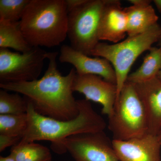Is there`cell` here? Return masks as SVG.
I'll use <instances>...</instances> for the list:
<instances>
[{
    "instance_id": "cell-1",
    "label": "cell",
    "mask_w": 161,
    "mask_h": 161,
    "mask_svg": "<svg viewBox=\"0 0 161 161\" xmlns=\"http://www.w3.org/2000/svg\"><path fill=\"white\" fill-rule=\"evenodd\" d=\"M58 52H48V67L40 79L0 84V87L23 95L40 115L58 120H71L79 113L78 100L72 89L76 72L72 69L67 75L63 76L58 69Z\"/></svg>"
},
{
    "instance_id": "cell-2",
    "label": "cell",
    "mask_w": 161,
    "mask_h": 161,
    "mask_svg": "<svg viewBox=\"0 0 161 161\" xmlns=\"http://www.w3.org/2000/svg\"><path fill=\"white\" fill-rule=\"evenodd\" d=\"M27 102L28 127L18 144L49 141L54 152L63 154L61 144L66 138L77 134L103 132L107 126L104 119L94 109L89 101L86 99L78 100V115L68 120H58L40 115L35 111L31 103L28 100Z\"/></svg>"
},
{
    "instance_id": "cell-3",
    "label": "cell",
    "mask_w": 161,
    "mask_h": 161,
    "mask_svg": "<svg viewBox=\"0 0 161 161\" xmlns=\"http://www.w3.org/2000/svg\"><path fill=\"white\" fill-rule=\"evenodd\" d=\"M68 14L65 0H30L20 21L30 45H60L67 37Z\"/></svg>"
},
{
    "instance_id": "cell-4",
    "label": "cell",
    "mask_w": 161,
    "mask_h": 161,
    "mask_svg": "<svg viewBox=\"0 0 161 161\" xmlns=\"http://www.w3.org/2000/svg\"><path fill=\"white\" fill-rule=\"evenodd\" d=\"M161 33V26L157 23L142 33L128 36L118 43L110 44L99 42L92 50L91 56L107 59L115 70L116 100L126 82L132 64L142 53L149 51L153 44L158 42Z\"/></svg>"
},
{
    "instance_id": "cell-5",
    "label": "cell",
    "mask_w": 161,
    "mask_h": 161,
    "mask_svg": "<svg viewBox=\"0 0 161 161\" xmlns=\"http://www.w3.org/2000/svg\"><path fill=\"white\" fill-rule=\"evenodd\" d=\"M108 127L113 140L126 141L149 134L147 113L134 85L126 82L115 102Z\"/></svg>"
},
{
    "instance_id": "cell-6",
    "label": "cell",
    "mask_w": 161,
    "mask_h": 161,
    "mask_svg": "<svg viewBox=\"0 0 161 161\" xmlns=\"http://www.w3.org/2000/svg\"><path fill=\"white\" fill-rule=\"evenodd\" d=\"M106 0H86L68 14L67 36L74 49L91 56L100 40L98 29Z\"/></svg>"
},
{
    "instance_id": "cell-7",
    "label": "cell",
    "mask_w": 161,
    "mask_h": 161,
    "mask_svg": "<svg viewBox=\"0 0 161 161\" xmlns=\"http://www.w3.org/2000/svg\"><path fill=\"white\" fill-rule=\"evenodd\" d=\"M47 53L40 47H32L21 53L0 48V84L38 79Z\"/></svg>"
},
{
    "instance_id": "cell-8",
    "label": "cell",
    "mask_w": 161,
    "mask_h": 161,
    "mask_svg": "<svg viewBox=\"0 0 161 161\" xmlns=\"http://www.w3.org/2000/svg\"><path fill=\"white\" fill-rule=\"evenodd\" d=\"M61 149L76 161H119L104 131L72 136L63 141Z\"/></svg>"
},
{
    "instance_id": "cell-9",
    "label": "cell",
    "mask_w": 161,
    "mask_h": 161,
    "mask_svg": "<svg viewBox=\"0 0 161 161\" xmlns=\"http://www.w3.org/2000/svg\"><path fill=\"white\" fill-rule=\"evenodd\" d=\"M72 89L74 92L83 94L87 100L100 104L103 114L108 117L112 115L117 98L116 85L97 75L76 74Z\"/></svg>"
},
{
    "instance_id": "cell-10",
    "label": "cell",
    "mask_w": 161,
    "mask_h": 161,
    "mask_svg": "<svg viewBox=\"0 0 161 161\" xmlns=\"http://www.w3.org/2000/svg\"><path fill=\"white\" fill-rule=\"evenodd\" d=\"M59 60L61 63L70 64L79 75H97L107 81L116 85L115 70L108 60L103 58H91L72 48L64 45L60 48Z\"/></svg>"
},
{
    "instance_id": "cell-11",
    "label": "cell",
    "mask_w": 161,
    "mask_h": 161,
    "mask_svg": "<svg viewBox=\"0 0 161 161\" xmlns=\"http://www.w3.org/2000/svg\"><path fill=\"white\" fill-rule=\"evenodd\" d=\"M119 161H161V145L156 135L121 141L112 140Z\"/></svg>"
},
{
    "instance_id": "cell-12",
    "label": "cell",
    "mask_w": 161,
    "mask_h": 161,
    "mask_svg": "<svg viewBox=\"0 0 161 161\" xmlns=\"http://www.w3.org/2000/svg\"><path fill=\"white\" fill-rule=\"evenodd\" d=\"M126 35V15L120 1L106 0L98 29L99 40L118 43Z\"/></svg>"
},
{
    "instance_id": "cell-13",
    "label": "cell",
    "mask_w": 161,
    "mask_h": 161,
    "mask_svg": "<svg viewBox=\"0 0 161 161\" xmlns=\"http://www.w3.org/2000/svg\"><path fill=\"white\" fill-rule=\"evenodd\" d=\"M132 84L147 113L149 134L156 135L161 127V81L156 77Z\"/></svg>"
},
{
    "instance_id": "cell-14",
    "label": "cell",
    "mask_w": 161,
    "mask_h": 161,
    "mask_svg": "<svg viewBox=\"0 0 161 161\" xmlns=\"http://www.w3.org/2000/svg\"><path fill=\"white\" fill-rule=\"evenodd\" d=\"M127 18V34L133 36L142 33L157 24L158 17L151 5L124 8Z\"/></svg>"
},
{
    "instance_id": "cell-15",
    "label": "cell",
    "mask_w": 161,
    "mask_h": 161,
    "mask_svg": "<svg viewBox=\"0 0 161 161\" xmlns=\"http://www.w3.org/2000/svg\"><path fill=\"white\" fill-rule=\"evenodd\" d=\"M32 47L23 35L20 21H0V48H12L21 53Z\"/></svg>"
},
{
    "instance_id": "cell-16",
    "label": "cell",
    "mask_w": 161,
    "mask_h": 161,
    "mask_svg": "<svg viewBox=\"0 0 161 161\" xmlns=\"http://www.w3.org/2000/svg\"><path fill=\"white\" fill-rule=\"evenodd\" d=\"M148 51L142 65L129 75L126 82L142 83L156 78L161 69V47H152Z\"/></svg>"
},
{
    "instance_id": "cell-17",
    "label": "cell",
    "mask_w": 161,
    "mask_h": 161,
    "mask_svg": "<svg viewBox=\"0 0 161 161\" xmlns=\"http://www.w3.org/2000/svg\"><path fill=\"white\" fill-rule=\"evenodd\" d=\"M10 154L16 161H52L49 149L35 142L17 144L12 147Z\"/></svg>"
},
{
    "instance_id": "cell-18",
    "label": "cell",
    "mask_w": 161,
    "mask_h": 161,
    "mask_svg": "<svg viewBox=\"0 0 161 161\" xmlns=\"http://www.w3.org/2000/svg\"><path fill=\"white\" fill-rule=\"evenodd\" d=\"M28 102L18 93L10 94L0 90V115H19L26 113Z\"/></svg>"
},
{
    "instance_id": "cell-19",
    "label": "cell",
    "mask_w": 161,
    "mask_h": 161,
    "mask_svg": "<svg viewBox=\"0 0 161 161\" xmlns=\"http://www.w3.org/2000/svg\"><path fill=\"white\" fill-rule=\"evenodd\" d=\"M28 127L27 113L0 115V134L23 137Z\"/></svg>"
},
{
    "instance_id": "cell-20",
    "label": "cell",
    "mask_w": 161,
    "mask_h": 161,
    "mask_svg": "<svg viewBox=\"0 0 161 161\" xmlns=\"http://www.w3.org/2000/svg\"><path fill=\"white\" fill-rule=\"evenodd\" d=\"M30 0H0V21L18 22Z\"/></svg>"
},
{
    "instance_id": "cell-21",
    "label": "cell",
    "mask_w": 161,
    "mask_h": 161,
    "mask_svg": "<svg viewBox=\"0 0 161 161\" xmlns=\"http://www.w3.org/2000/svg\"><path fill=\"white\" fill-rule=\"evenodd\" d=\"M22 138L20 136L0 134V152H3L8 147L17 145Z\"/></svg>"
},
{
    "instance_id": "cell-22",
    "label": "cell",
    "mask_w": 161,
    "mask_h": 161,
    "mask_svg": "<svg viewBox=\"0 0 161 161\" xmlns=\"http://www.w3.org/2000/svg\"><path fill=\"white\" fill-rule=\"evenodd\" d=\"M67 9L69 13L86 2V0H65Z\"/></svg>"
},
{
    "instance_id": "cell-23",
    "label": "cell",
    "mask_w": 161,
    "mask_h": 161,
    "mask_svg": "<svg viewBox=\"0 0 161 161\" xmlns=\"http://www.w3.org/2000/svg\"><path fill=\"white\" fill-rule=\"evenodd\" d=\"M128 2L132 6H146L150 5L151 1L150 0H129Z\"/></svg>"
},
{
    "instance_id": "cell-24",
    "label": "cell",
    "mask_w": 161,
    "mask_h": 161,
    "mask_svg": "<svg viewBox=\"0 0 161 161\" xmlns=\"http://www.w3.org/2000/svg\"><path fill=\"white\" fill-rule=\"evenodd\" d=\"M0 161H16L13 157L9 154L7 156L3 157L1 156L0 157Z\"/></svg>"
},
{
    "instance_id": "cell-25",
    "label": "cell",
    "mask_w": 161,
    "mask_h": 161,
    "mask_svg": "<svg viewBox=\"0 0 161 161\" xmlns=\"http://www.w3.org/2000/svg\"><path fill=\"white\" fill-rule=\"evenodd\" d=\"M153 3L159 12L161 14V0H153Z\"/></svg>"
},
{
    "instance_id": "cell-26",
    "label": "cell",
    "mask_w": 161,
    "mask_h": 161,
    "mask_svg": "<svg viewBox=\"0 0 161 161\" xmlns=\"http://www.w3.org/2000/svg\"><path fill=\"white\" fill-rule=\"evenodd\" d=\"M156 136H157L158 140L159 141L161 145V127L160 129V130H159Z\"/></svg>"
},
{
    "instance_id": "cell-27",
    "label": "cell",
    "mask_w": 161,
    "mask_h": 161,
    "mask_svg": "<svg viewBox=\"0 0 161 161\" xmlns=\"http://www.w3.org/2000/svg\"><path fill=\"white\" fill-rule=\"evenodd\" d=\"M157 77V78H158V79L161 81V69L160 70V71L159 72L158 75Z\"/></svg>"
},
{
    "instance_id": "cell-28",
    "label": "cell",
    "mask_w": 161,
    "mask_h": 161,
    "mask_svg": "<svg viewBox=\"0 0 161 161\" xmlns=\"http://www.w3.org/2000/svg\"><path fill=\"white\" fill-rule=\"evenodd\" d=\"M159 44L160 46V47H161V33L160 35V36L159 40H158Z\"/></svg>"
}]
</instances>
